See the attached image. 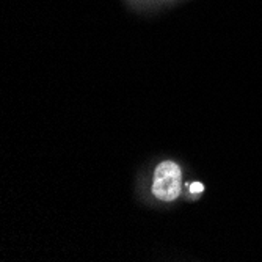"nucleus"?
Wrapping results in <instances>:
<instances>
[{
    "label": "nucleus",
    "mask_w": 262,
    "mask_h": 262,
    "mask_svg": "<svg viewBox=\"0 0 262 262\" xmlns=\"http://www.w3.org/2000/svg\"><path fill=\"white\" fill-rule=\"evenodd\" d=\"M204 190V185L201 182H193L190 184V193H201Z\"/></svg>",
    "instance_id": "2"
},
{
    "label": "nucleus",
    "mask_w": 262,
    "mask_h": 262,
    "mask_svg": "<svg viewBox=\"0 0 262 262\" xmlns=\"http://www.w3.org/2000/svg\"><path fill=\"white\" fill-rule=\"evenodd\" d=\"M181 168L171 160L157 165L154 171L152 193L160 201H174L181 193Z\"/></svg>",
    "instance_id": "1"
}]
</instances>
